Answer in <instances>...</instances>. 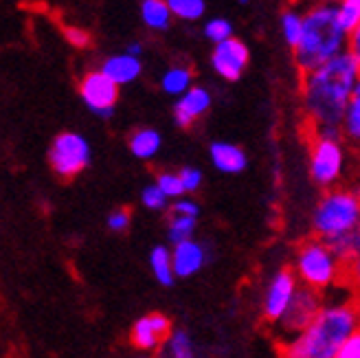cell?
Instances as JSON below:
<instances>
[{
    "mask_svg": "<svg viewBox=\"0 0 360 358\" xmlns=\"http://www.w3.org/2000/svg\"><path fill=\"white\" fill-rule=\"evenodd\" d=\"M343 148H340L338 139L319 136L312 134L310 146V174L314 183L321 187H330L338 181L340 172H343Z\"/></svg>",
    "mask_w": 360,
    "mask_h": 358,
    "instance_id": "7",
    "label": "cell"
},
{
    "mask_svg": "<svg viewBox=\"0 0 360 358\" xmlns=\"http://www.w3.org/2000/svg\"><path fill=\"white\" fill-rule=\"evenodd\" d=\"M141 200H143V205H146L148 209L160 211V209H165V205H167V200H169V198H167L165 191L160 189L158 185H150V187L143 189Z\"/></svg>",
    "mask_w": 360,
    "mask_h": 358,
    "instance_id": "29",
    "label": "cell"
},
{
    "mask_svg": "<svg viewBox=\"0 0 360 358\" xmlns=\"http://www.w3.org/2000/svg\"><path fill=\"white\" fill-rule=\"evenodd\" d=\"M238 3H242V5H246V3H248V0H238Z\"/></svg>",
    "mask_w": 360,
    "mask_h": 358,
    "instance_id": "39",
    "label": "cell"
},
{
    "mask_svg": "<svg viewBox=\"0 0 360 358\" xmlns=\"http://www.w3.org/2000/svg\"><path fill=\"white\" fill-rule=\"evenodd\" d=\"M174 271L178 277H191L193 273H198L205 264V250L200 244H195L191 240L180 242L174 248Z\"/></svg>",
    "mask_w": 360,
    "mask_h": 358,
    "instance_id": "16",
    "label": "cell"
},
{
    "mask_svg": "<svg viewBox=\"0 0 360 358\" xmlns=\"http://www.w3.org/2000/svg\"><path fill=\"white\" fill-rule=\"evenodd\" d=\"M336 13L343 29L349 33L360 25V0H340L336 5Z\"/></svg>",
    "mask_w": 360,
    "mask_h": 358,
    "instance_id": "24",
    "label": "cell"
},
{
    "mask_svg": "<svg viewBox=\"0 0 360 358\" xmlns=\"http://www.w3.org/2000/svg\"><path fill=\"white\" fill-rule=\"evenodd\" d=\"M195 229V218L189 216H174L172 213V220H169V240L174 244L180 242H187Z\"/></svg>",
    "mask_w": 360,
    "mask_h": 358,
    "instance_id": "25",
    "label": "cell"
},
{
    "mask_svg": "<svg viewBox=\"0 0 360 358\" xmlns=\"http://www.w3.org/2000/svg\"><path fill=\"white\" fill-rule=\"evenodd\" d=\"M156 185L165 191L167 198H180L183 193H187L183 181H180V174H174V172H160L156 178Z\"/></svg>",
    "mask_w": 360,
    "mask_h": 358,
    "instance_id": "27",
    "label": "cell"
},
{
    "mask_svg": "<svg viewBox=\"0 0 360 358\" xmlns=\"http://www.w3.org/2000/svg\"><path fill=\"white\" fill-rule=\"evenodd\" d=\"M343 132L352 139V141H360V79L354 88V97L345 110V119H343Z\"/></svg>",
    "mask_w": 360,
    "mask_h": 358,
    "instance_id": "23",
    "label": "cell"
},
{
    "mask_svg": "<svg viewBox=\"0 0 360 358\" xmlns=\"http://www.w3.org/2000/svg\"><path fill=\"white\" fill-rule=\"evenodd\" d=\"M314 229L326 244L352 236L360 229V198L358 193L334 189L321 198L314 211Z\"/></svg>",
    "mask_w": 360,
    "mask_h": 358,
    "instance_id": "4",
    "label": "cell"
},
{
    "mask_svg": "<svg viewBox=\"0 0 360 358\" xmlns=\"http://www.w3.org/2000/svg\"><path fill=\"white\" fill-rule=\"evenodd\" d=\"M248 60H250V51L238 38H231V40H224L220 44H213L211 66H213L215 73H218L226 82H238L244 75Z\"/></svg>",
    "mask_w": 360,
    "mask_h": 358,
    "instance_id": "9",
    "label": "cell"
},
{
    "mask_svg": "<svg viewBox=\"0 0 360 358\" xmlns=\"http://www.w3.org/2000/svg\"><path fill=\"white\" fill-rule=\"evenodd\" d=\"M205 38L211 40L213 44L231 40L233 38V25L226 20V18H211V20L205 25Z\"/></svg>",
    "mask_w": 360,
    "mask_h": 358,
    "instance_id": "26",
    "label": "cell"
},
{
    "mask_svg": "<svg viewBox=\"0 0 360 358\" xmlns=\"http://www.w3.org/2000/svg\"><path fill=\"white\" fill-rule=\"evenodd\" d=\"M211 108V93L202 86H193L189 91L178 97L174 106V119L180 128H191V125L200 119Z\"/></svg>",
    "mask_w": 360,
    "mask_h": 358,
    "instance_id": "12",
    "label": "cell"
},
{
    "mask_svg": "<svg viewBox=\"0 0 360 358\" xmlns=\"http://www.w3.org/2000/svg\"><path fill=\"white\" fill-rule=\"evenodd\" d=\"M360 330V310L356 306H334L321 310L295 343L283 352V358H336L352 334Z\"/></svg>",
    "mask_w": 360,
    "mask_h": 358,
    "instance_id": "3",
    "label": "cell"
},
{
    "mask_svg": "<svg viewBox=\"0 0 360 358\" xmlns=\"http://www.w3.org/2000/svg\"><path fill=\"white\" fill-rule=\"evenodd\" d=\"M299 275L312 288H326L336 277V253L326 242H305L299 250Z\"/></svg>",
    "mask_w": 360,
    "mask_h": 358,
    "instance_id": "6",
    "label": "cell"
},
{
    "mask_svg": "<svg viewBox=\"0 0 360 358\" xmlns=\"http://www.w3.org/2000/svg\"><path fill=\"white\" fill-rule=\"evenodd\" d=\"M99 70H103L115 84L125 86L139 79V75L143 73V64H141V58H134L130 53L123 51V53H117V56L105 58Z\"/></svg>",
    "mask_w": 360,
    "mask_h": 358,
    "instance_id": "14",
    "label": "cell"
},
{
    "mask_svg": "<svg viewBox=\"0 0 360 358\" xmlns=\"http://www.w3.org/2000/svg\"><path fill=\"white\" fill-rule=\"evenodd\" d=\"M108 226L112 231H125L130 226V211L128 209H117L110 213V218H108Z\"/></svg>",
    "mask_w": 360,
    "mask_h": 358,
    "instance_id": "32",
    "label": "cell"
},
{
    "mask_svg": "<svg viewBox=\"0 0 360 358\" xmlns=\"http://www.w3.org/2000/svg\"><path fill=\"white\" fill-rule=\"evenodd\" d=\"M158 150H160V134L152 128H141L130 136V152L141 160L154 158Z\"/></svg>",
    "mask_w": 360,
    "mask_h": 358,
    "instance_id": "19",
    "label": "cell"
},
{
    "mask_svg": "<svg viewBox=\"0 0 360 358\" xmlns=\"http://www.w3.org/2000/svg\"><path fill=\"white\" fill-rule=\"evenodd\" d=\"M347 51L356 60H360V25L356 29H352L347 35Z\"/></svg>",
    "mask_w": 360,
    "mask_h": 358,
    "instance_id": "35",
    "label": "cell"
},
{
    "mask_svg": "<svg viewBox=\"0 0 360 358\" xmlns=\"http://www.w3.org/2000/svg\"><path fill=\"white\" fill-rule=\"evenodd\" d=\"M174 216H189V218H195L198 216V205L193 200H183L180 198L178 203H174V209H172Z\"/></svg>",
    "mask_w": 360,
    "mask_h": 358,
    "instance_id": "34",
    "label": "cell"
},
{
    "mask_svg": "<svg viewBox=\"0 0 360 358\" xmlns=\"http://www.w3.org/2000/svg\"><path fill=\"white\" fill-rule=\"evenodd\" d=\"M209 154H211V163L224 174H240V172H244V167L248 163L244 150L233 146V143H226V141H215Z\"/></svg>",
    "mask_w": 360,
    "mask_h": 358,
    "instance_id": "15",
    "label": "cell"
},
{
    "mask_svg": "<svg viewBox=\"0 0 360 358\" xmlns=\"http://www.w3.org/2000/svg\"><path fill=\"white\" fill-rule=\"evenodd\" d=\"M160 88H163L165 95L172 97H183L189 88H193V73L189 66L176 64L172 68H167L163 77H160Z\"/></svg>",
    "mask_w": 360,
    "mask_h": 358,
    "instance_id": "18",
    "label": "cell"
},
{
    "mask_svg": "<svg viewBox=\"0 0 360 358\" xmlns=\"http://www.w3.org/2000/svg\"><path fill=\"white\" fill-rule=\"evenodd\" d=\"M172 9L167 0H141V20L152 31H167L172 25Z\"/></svg>",
    "mask_w": 360,
    "mask_h": 358,
    "instance_id": "17",
    "label": "cell"
},
{
    "mask_svg": "<svg viewBox=\"0 0 360 358\" xmlns=\"http://www.w3.org/2000/svg\"><path fill=\"white\" fill-rule=\"evenodd\" d=\"M279 27H281V35L285 44L292 51L299 46L301 38H303V29H305V13L297 11V9H285L279 18Z\"/></svg>",
    "mask_w": 360,
    "mask_h": 358,
    "instance_id": "20",
    "label": "cell"
},
{
    "mask_svg": "<svg viewBox=\"0 0 360 358\" xmlns=\"http://www.w3.org/2000/svg\"><path fill=\"white\" fill-rule=\"evenodd\" d=\"M125 53H130V56H134V58H141L143 44H141V42H130L128 46H125Z\"/></svg>",
    "mask_w": 360,
    "mask_h": 358,
    "instance_id": "36",
    "label": "cell"
},
{
    "mask_svg": "<svg viewBox=\"0 0 360 358\" xmlns=\"http://www.w3.org/2000/svg\"><path fill=\"white\" fill-rule=\"evenodd\" d=\"M297 295V281L290 271H281L270 281L266 301H264V314L270 321H281L283 314L290 308V303Z\"/></svg>",
    "mask_w": 360,
    "mask_h": 358,
    "instance_id": "10",
    "label": "cell"
},
{
    "mask_svg": "<svg viewBox=\"0 0 360 358\" xmlns=\"http://www.w3.org/2000/svg\"><path fill=\"white\" fill-rule=\"evenodd\" d=\"M178 174H180V181H183L187 193L195 191L202 183V174H200V170H195V167H185V170H180Z\"/></svg>",
    "mask_w": 360,
    "mask_h": 358,
    "instance_id": "30",
    "label": "cell"
},
{
    "mask_svg": "<svg viewBox=\"0 0 360 358\" xmlns=\"http://www.w3.org/2000/svg\"><path fill=\"white\" fill-rule=\"evenodd\" d=\"M169 330H172L169 319L160 312H152V314H146L136 321L130 338H132L134 347H139V350H154L163 341H167Z\"/></svg>",
    "mask_w": 360,
    "mask_h": 358,
    "instance_id": "11",
    "label": "cell"
},
{
    "mask_svg": "<svg viewBox=\"0 0 360 358\" xmlns=\"http://www.w3.org/2000/svg\"><path fill=\"white\" fill-rule=\"evenodd\" d=\"M354 275H356V279H358V283H360V257H358L356 264H354Z\"/></svg>",
    "mask_w": 360,
    "mask_h": 358,
    "instance_id": "38",
    "label": "cell"
},
{
    "mask_svg": "<svg viewBox=\"0 0 360 358\" xmlns=\"http://www.w3.org/2000/svg\"><path fill=\"white\" fill-rule=\"evenodd\" d=\"M64 35H66V40L73 46H77V49H86L90 44V35L79 27H66Z\"/></svg>",
    "mask_w": 360,
    "mask_h": 358,
    "instance_id": "31",
    "label": "cell"
},
{
    "mask_svg": "<svg viewBox=\"0 0 360 358\" xmlns=\"http://www.w3.org/2000/svg\"><path fill=\"white\" fill-rule=\"evenodd\" d=\"M340 0H314V5H338Z\"/></svg>",
    "mask_w": 360,
    "mask_h": 358,
    "instance_id": "37",
    "label": "cell"
},
{
    "mask_svg": "<svg viewBox=\"0 0 360 358\" xmlns=\"http://www.w3.org/2000/svg\"><path fill=\"white\" fill-rule=\"evenodd\" d=\"M169 356L172 358H198L191 345V338L185 332H176L169 338Z\"/></svg>",
    "mask_w": 360,
    "mask_h": 358,
    "instance_id": "28",
    "label": "cell"
},
{
    "mask_svg": "<svg viewBox=\"0 0 360 358\" xmlns=\"http://www.w3.org/2000/svg\"><path fill=\"white\" fill-rule=\"evenodd\" d=\"M336 358H360V330L356 334H352V338L340 347Z\"/></svg>",
    "mask_w": 360,
    "mask_h": 358,
    "instance_id": "33",
    "label": "cell"
},
{
    "mask_svg": "<svg viewBox=\"0 0 360 358\" xmlns=\"http://www.w3.org/2000/svg\"><path fill=\"white\" fill-rule=\"evenodd\" d=\"M49 163L60 178H75L90 163V146L77 132H62L53 139Z\"/></svg>",
    "mask_w": 360,
    "mask_h": 358,
    "instance_id": "5",
    "label": "cell"
},
{
    "mask_svg": "<svg viewBox=\"0 0 360 358\" xmlns=\"http://www.w3.org/2000/svg\"><path fill=\"white\" fill-rule=\"evenodd\" d=\"M79 97L88 106V110L108 119L112 117L119 99V84H115L103 70H88L79 79Z\"/></svg>",
    "mask_w": 360,
    "mask_h": 358,
    "instance_id": "8",
    "label": "cell"
},
{
    "mask_svg": "<svg viewBox=\"0 0 360 358\" xmlns=\"http://www.w3.org/2000/svg\"><path fill=\"white\" fill-rule=\"evenodd\" d=\"M360 79V60L349 51L340 53L314 68L312 73L301 75V101L312 134L338 139L343 130L345 110L354 97V88Z\"/></svg>",
    "mask_w": 360,
    "mask_h": 358,
    "instance_id": "1",
    "label": "cell"
},
{
    "mask_svg": "<svg viewBox=\"0 0 360 358\" xmlns=\"http://www.w3.org/2000/svg\"><path fill=\"white\" fill-rule=\"evenodd\" d=\"M150 264H152V271L156 275V279L163 283V286H172L176 271H174V257L165 246H156L150 255Z\"/></svg>",
    "mask_w": 360,
    "mask_h": 358,
    "instance_id": "21",
    "label": "cell"
},
{
    "mask_svg": "<svg viewBox=\"0 0 360 358\" xmlns=\"http://www.w3.org/2000/svg\"><path fill=\"white\" fill-rule=\"evenodd\" d=\"M319 312H321L319 310V297L312 290H297L290 308H288V312L281 319V324L285 330H290V332H295V330L303 332L316 319Z\"/></svg>",
    "mask_w": 360,
    "mask_h": 358,
    "instance_id": "13",
    "label": "cell"
},
{
    "mask_svg": "<svg viewBox=\"0 0 360 358\" xmlns=\"http://www.w3.org/2000/svg\"><path fill=\"white\" fill-rule=\"evenodd\" d=\"M167 5L174 13V18L185 23H195L200 20L207 11L205 0H167Z\"/></svg>",
    "mask_w": 360,
    "mask_h": 358,
    "instance_id": "22",
    "label": "cell"
},
{
    "mask_svg": "<svg viewBox=\"0 0 360 358\" xmlns=\"http://www.w3.org/2000/svg\"><path fill=\"white\" fill-rule=\"evenodd\" d=\"M347 31L336 13V5H312L305 11V29L295 53V66L301 75L328 64L347 51Z\"/></svg>",
    "mask_w": 360,
    "mask_h": 358,
    "instance_id": "2",
    "label": "cell"
}]
</instances>
